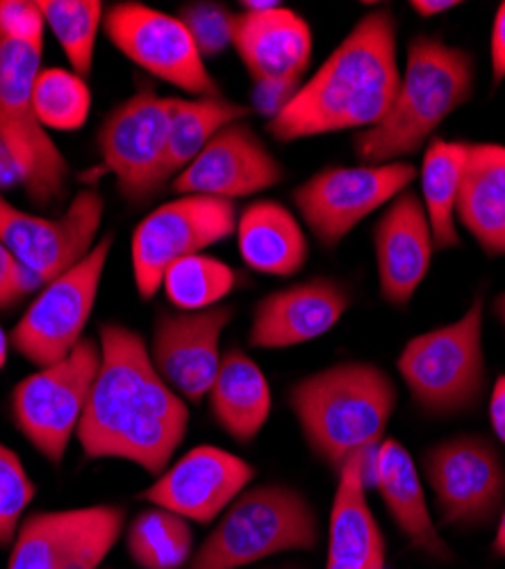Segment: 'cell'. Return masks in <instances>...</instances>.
<instances>
[{
  "label": "cell",
  "mask_w": 505,
  "mask_h": 569,
  "mask_svg": "<svg viewBox=\"0 0 505 569\" xmlns=\"http://www.w3.org/2000/svg\"><path fill=\"white\" fill-rule=\"evenodd\" d=\"M99 333L101 367L75 433L82 453L160 477L185 440L190 408L164 383L137 330L103 323Z\"/></svg>",
  "instance_id": "cell-1"
},
{
  "label": "cell",
  "mask_w": 505,
  "mask_h": 569,
  "mask_svg": "<svg viewBox=\"0 0 505 569\" xmlns=\"http://www.w3.org/2000/svg\"><path fill=\"white\" fill-rule=\"evenodd\" d=\"M398 82L396 19L390 10H374L269 119L266 130L279 141L370 130L387 117Z\"/></svg>",
  "instance_id": "cell-2"
},
{
  "label": "cell",
  "mask_w": 505,
  "mask_h": 569,
  "mask_svg": "<svg viewBox=\"0 0 505 569\" xmlns=\"http://www.w3.org/2000/svg\"><path fill=\"white\" fill-rule=\"evenodd\" d=\"M474 84L476 64L465 49L440 37H415L407 46L394 103L378 126L355 134V158L374 167L420 153L446 117L474 97Z\"/></svg>",
  "instance_id": "cell-3"
},
{
  "label": "cell",
  "mask_w": 505,
  "mask_h": 569,
  "mask_svg": "<svg viewBox=\"0 0 505 569\" xmlns=\"http://www.w3.org/2000/svg\"><path fill=\"white\" fill-rule=\"evenodd\" d=\"M396 386L372 362H342L301 378L287 403L312 453L340 467L355 453L374 451L396 410Z\"/></svg>",
  "instance_id": "cell-4"
},
{
  "label": "cell",
  "mask_w": 505,
  "mask_h": 569,
  "mask_svg": "<svg viewBox=\"0 0 505 569\" xmlns=\"http://www.w3.org/2000/svg\"><path fill=\"white\" fill-rule=\"evenodd\" d=\"M319 536L316 510L299 490L255 486L223 510L185 569H242L279 553L312 551Z\"/></svg>",
  "instance_id": "cell-5"
},
{
  "label": "cell",
  "mask_w": 505,
  "mask_h": 569,
  "mask_svg": "<svg viewBox=\"0 0 505 569\" xmlns=\"http://www.w3.org/2000/svg\"><path fill=\"white\" fill-rule=\"evenodd\" d=\"M396 367L412 401L424 412L451 417L476 410L487 386L483 299L457 321L412 338Z\"/></svg>",
  "instance_id": "cell-6"
},
{
  "label": "cell",
  "mask_w": 505,
  "mask_h": 569,
  "mask_svg": "<svg viewBox=\"0 0 505 569\" xmlns=\"http://www.w3.org/2000/svg\"><path fill=\"white\" fill-rule=\"evenodd\" d=\"M41 51L43 43L0 39V147L14 164L28 199L46 208L64 197L69 164L32 106Z\"/></svg>",
  "instance_id": "cell-7"
},
{
  "label": "cell",
  "mask_w": 505,
  "mask_h": 569,
  "mask_svg": "<svg viewBox=\"0 0 505 569\" xmlns=\"http://www.w3.org/2000/svg\"><path fill=\"white\" fill-rule=\"evenodd\" d=\"M101 367V345L82 338L60 362L43 367L14 388L12 415L26 440L53 465H62L78 433Z\"/></svg>",
  "instance_id": "cell-8"
},
{
  "label": "cell",
  "mask_w": 505,
  "mask_h": 569,
  "mask_svg": "<svg viewBox=\"0 0 505 569\" xmlns=\"http://www.w3.org/2000/svg\"><path fill=\"white\" fill-rule=\"evenodd\" d=\"M105 203L97 189H82L58 219L28 214L0 194V242L23 269L26 295L67 273L94 249Z\"/></svg>",
  "instance_id": "cell-9"
},
{
  "label": "cell",
  "mask_w": 505,
  "mask_h": 569,
  "mask_svg": "<svg viewBox=\"0 0 505 569\" xmlns=\"http://www.w3.org/2000/svg\"><path fill=\"white\" fill-rule=\"evenodd\" d=\"M110 251L112 237H103L84 260L46 284L10 333L17 353L43 369L64 360L80 345Z\"/></svg>",
  "instance_id": "cell-10"
},
{
  "label": "cell",
  "mask_w": 505,
  "mask_h": 569,
  "mask_svg": "<svg viewBox=\"0 0 505 569\" xmlns=\"http://www.w3.org/2000/svg\"><path fill=\"white\" fill-rule=\"evenodd\" d=\"M233 201L188 194L153 210L132 232V273L144 301L162 288L166 269L223 242L238 230Z\"/></svg>",
  "instance_id": "cell-11"
},
{
  "label": "cell",
  "mask_w": 505,
  "mask_h": 569,
  "mask_svg": "<svg viewBox=\"0 0 505 569\" xmlns=\"http://www.w3.org/2000/svg\"><path fill=\"white\" fill-rule=\"evenodd\" d=\"M410 162L329 167L294 189V206L321 247L335 249L372 212L392 203L415 180Z\"/></svg>",
  "instance_id": "cell-12"
},
{
  "label": "cell",
  "mask_w": 505,
  "mask_h": 569,
  "mask_svg": "<svg viewBox=\"0 0 505 569\" xmlns=\"http://www.w3.org/2000/svg\"><path fill=\"white\" fill-rule=\"evenodd\" d=\"M422 467L442 525L481 529L501 515L505 465L487 438L455 436L442 440L424 453Z\"/></svg>",
  "instance_id": "cell-13"
},
{
  "label": "cell",
  "mask_w": 505,
  "mask_h": 569,
  "mask_svg": "<svg viewBox=\"0 0 505 569\" xmlns=\"http://www.w3.org/2000/svg\"><path fill=\"white\" fill-rule=\"evenodd\" d=\"M169 99L140 89L117 106L99 128V153L119 192L132 206L149 203L166 184Z\"/></svg>",
  "instance_id": "cell-14"
},
{
  "label": "cell",
  "mask_w": 505,
  "mask_h": 569,
  "mask_svg": "<svg viewBox=\"0 0 505 569\" xmlns=\"http://www.w3.org/2000/svg\"><path fill=\"white\" fill-rule=\"evenodd\" d=\"M103 30L117 51L158 80L199 99L221 97L190 30L178 17L142 3H117L105 12Z\"/></svg>",
  "instance_id": "cell-15"
},
{
  "label": "cell",
  "mask_w": 505,
  "mask_h": 569,
  "mask_svg": "<svg viewBox=\"0 0 505 569\" xmlns=\"http://www.w3.org/2000/svg\"><path fill=\"white\" fill-rule=\"evenodd\" d=\"M121 506H87L30 515L12 545L8 569H101L123 533Z\"/></svg>",
  "instance_id": "cell-16"
},
{
  "label": "cell",
  "mask_w": 505,
  "mask_h": 569,
  "mask_svg": "<svg viewBox=\"0 0 505 569\" xmlns=\"http://www.w3.org/2000/svg\"><path fill=\"white\" fill-rule=\"evenodd\" d=\"M233 321V308L199 312H160L153 326L151 360L164 383L192 403H201L221 367V336Z\"/></svg>",
  "instance_id": "cell-17"
},
{
  "label": "cell",
  "mask_w": 505,
  "mask_h": 569,
  "mask_svg": "<svg viewBox=\"0 0 505 569\" xmlns=\"http://www.w3.org/2000/svg\"><path fill=\"white\" fill-rule=\"evenodd\" d=\"M255 479V469L240 456L201 445L166 467L140 497L188 521L210 525Z\"/></svg>",
  "instance_id": "cell-18"
},
{
  "label": "cell",
  "mask_w": 505,
  "mask_h": 569,
  "mask_svg": "<svg viewBox=\"0 0 505 569\" xmlns=\"http://www.w3.org/2000/svg\"><path fill=\"white\" fill-rule=\"evenodd\" d=\"M285 169L244 121L221 128L203 153L173 178L180 197L199 194L235 201L283 182Z\"/></svg>",
  "instance_id": "cell-19"
},
{
  "label": "cell",
  "mask_w": 505,
  "mask_h": 569,
  "mask_svg": "<svg viewBox=\"0 0 505 569\" xmlns=\"http://www.w3.org/2000/svg\"><path fill=\"white\" fill-rule=\"evenodd\" d=\"M233 46L249 76L273 97L290 101L312 60L310 23L290 8L242 12L235 19Z\"/></svg>",
  "instance_id": "cell-20"
},
{
  "label": "cell",
  "mask_w": 505,
  "mask_h": 569,
  "mask_svg": "<svg viewBox=\"0 0 505 569\" xmlns=\"http://www.w3.org/2000/svg\"><path fill=\"white\" fill-rule=\"evenodd\" d=\"M351 306V295L333 278L307 282L266 295L253 312L249 345L253 349H290L326 336Z\"/></svg>",
  "instance_id": "cell-21"
},
{
  "label": "cell",
  "mask_w": 505,
  "mask_h": 569,
  "mask_svg": "<svg viewBox=\"0 0 505 569\" xmlns=\"http://www.w3.org/2000/svg\"><path fill=\"white\" fill-rule=\"evenodd\" d=\"M378 284L383 299L405 308L424 282L433 260V232L417 194H398L374 228Z\"/></svg>",
  "instance_id": "cell-22"
},
{
  "label": "cell",
  "mask_w": 505,
  "mask_h": 569,
  "mask_svg": "<svg viewBox=\"0 0 505 569\" xmlns=\"http://www.w3.org/2000/svg\"><path fill=\"white\" fill-rule=\"evenodd\" d=\"M374 451L351 456L337 471V490L329 525V562L385 569V538L366 501V479Z\"/></svg>",
  "instance_id": "cell-23"
},
{
  "label": "cell",
  "mask_w": 505,
  "mask_h": 569,
  "mask_svg": "<svg viewBox=\"0 0 505 569\" xmlns=\"http://www.w3.org/2000/svg\"><path fill=\"white\" fill-rule=\"evenodd\" d=\"M370 473L401 536L435 560H451V549L437 533L410 451L398 440H383L372 453Z\"/></svg>",
  "instance_id": "cell-24"
},
{
  "label": "cell",
  "mask_w": 505,
  "mask_h": 569,
  "mask_svg": "<svg viewBox=\"0 0 505 569\" xmlns=\"http://www.w3.org/2000/svg\"><path fill=\"white\" fill-rule=\"evenodd\" d=\"M455 217L485 256H505V147L469 144Z\"/></svg>",
  "instance_id": "cell-25"
},
{
  "label": "cell",
  "mask_w": 505,
  "mask_h": 569,
  "mask_svg": "<svg viewBox=\"0 0 505 569\" xmlns=\"http://www.w3.org/2000/svg\"><path fill=\"white\" fill-rule=\"evenodd\" d=\"M240 256L253 271L290 278L310 256L303 226L279 201H255L238 217Z\"/></svg>",
  "instance_id": "cell-26"
},
{
  "label": "cell",
  "mask_w": 505,
  "mask_h": 569,
  "mask_svg": "<svg viewBox=\"0 0 505 569\" xmlns=\"http://www.w3.org/2000/svg\"><path fill=\"white\" fill-rule=\"evenodd\" d=\"M210 412L235 442H253L271 415V388L255 360L244 351L231 349L221 358L210 388Z\"/></svg>",
  "instance_id": "cell-27"
},
{
  "label": "cell",
  "mask_w": 505,
  "mask_h": 569,
  "mask_svg": "<svg viewBox=\"0 0 505 569\" xmlns=\"http://www.w3.org/2000/svg\"><path fill=\"white\" fill-rule=\"evenodd\" d=\"M469 141H446L433 137L422 164V203L431 223L433 247L440 251L461 247L455 226V201L461 192Z\"/></svg>",
  "instance_id": "cell-28"
},
{
  "label": "cell",
  "mask_w": 505,
  "mask_h": 569,
  "mask_svg": "<svg viewBox=\"0 0 505 569\" xmlns=\"http://www.w3.org/2000/svg\"><path fill=\"white\" fill-rule=\"evenodd\" d=\"M249 108L223 97L169 99L166 130V173L173 180L185 171L225 126L249 117Z\"/></svg>",
  "instance_id": "cell-29"
},
{
  "label": "cell",
  "mask_w": 505,
  "mask_h": 569,
  "mask_svg": "<svg viewBox=\"0 0 505 569\" xmlns=\"http://www.w3.org/2000/svg\"><path fill=\"white\" fill-rule=\"evenodd\" d=\"M125 549L140 569H182L194 556V533L185 517L155 506L130 521Z\"/></svg>",
  "instance_id": "cell-30"
},
{
  "label": "cell",
  "mask_w": 505,
  "mask_h": 569,
  "mask_svg": "<svg viewBox=\"0 0 505 569\" xmlns=\"http://www.w3.org/2000/svg\"><path fill=\"white\" fill-rule=\"evenodd\" d=\"M46 28H51L73 73L91 76L97 37L105 19L101 0H37Z\"/></svg>",
  "instance_id": "cell-31"
},
{
  "label": "cell",
  "mask_w": 505,
  "mask_h": 569,
  "mask_svg": "<svg viewBox=\"0 0 505 569\" xmlns=\"http://www.w3.org/2000/svg\"><path fill=\"white\" fill-rule=\"evenodd\" d=\"M235 284L238 273L231 264L203 253L173 262L162 278L166 299L180 312L214 308L221 299L233 292Z\"/></svg>",
  "instance_id": "cell-32"
},
{
  "label": "cell",
  "mask_w": 505,
  "mask_h": 569,
  "mask_svg": "<svg viewBox=\"0 0 505 569\" xmlns=\"http://www.w3.org/2000/svg\"><path fill=\"white\" fill-rule=\"evenodd\" d=\"M32 106L46 130H80L91 110V89L73 71L41 69L32 84Z\"/></svg>",
  "instance_id": "cell-33"
},
{
  "label": "cell",
  "mask_w": 505,
  "mask_h": 569,
  "mask_svg": "<svg viewBox=\"0 0 505 569\" xmlns=\"http://www.w3.org/2000/svg\"><path fill=\"white\" fill-rule=\"evenodd\" d=\"M34 499L28 471L8 445L0 442V549L14 545L21 519Z\"/></svg>",
  "instance_id": "cell-34"
},
{
  "label": "cell",
  "mask_w": 505,
  "mask_h": 569,
  "mask_svg": "<svg viewBox=\"0 0 505 569\" xmlns=\"http://www.w3.org/2000/svg\"><path fill=\"white\" fill-rule=\"evenodd\" d=\"M178 19L190 30L203 60L216 58L233 46L238 14L221 3H188L178 10Z\"/></svg>",
  "instance_id": "cell-35"
},
{
  "label": "cell",
  "mask_w": 505,
  "mask_h": 569,
  "mask_svg": "<svg viewBox=\"0 0 505 569\" xmlns=\"http://www.w3.org/2000/svg\"><path fill=\"white\" fill-rule=\"evenodd\" d=\"M43 14L39 3L28 0H0V39L43 43Z\"/></svg>",
  "instance_id": "cell-36"
},
{
  "label": "cell",
  "mask_w": 505,
  "mask_h": 569,
  "mask_svg": "<svg viewBox=\"0 0 505 569\" xmlns=\"http://www.w3.org/2000/svg\"><path fill=\"white\" fill-rule=\"evenodd\" d=\"M23 297V269L8 247L0 242V308H8Z\"/></svg>",
  "instance_id": "cell-37"
},
{
  "label": "cell",
  "mask_w": 505,
  "mask_h": 569,
  "mask_svg": "<svg viewBox=\"0 0 505 569\" xmlns=\"http://www.w3.org/2000/svg\"><path fill=\"white\" fill-rule=\"evenodd\" d=\"M492 78L494 84H501L505 80V3H501L494 28H492Z\"/></svg>",
  "instance_id": "cell-38"
},
{
  "label": "cell",
  "mask_w": 505,
  "mask_h": 569,
  "mask_svg": "<svg viewBox=\"0 0 505 569\" xmlns=\"http://www.w3.org/2000/svg\"><path fill=\"white\" fill-rule=\"evenodd\" d=\"M489 421L496 438L505 445V373L496 378L489 399Z\"/></svg>",
  "instance_id": "cell-39"
},
{
  "label": "cell",
  "mask_w": 505,
  "mask_h": 569,
  "mask_svg": "<svg viewBox=\"0 0 505 569\" xmlns=\"http://www.w3.org/2000/svg\"><path fill=\"white\" fill-rule=\"evenodd\" d=\"M461 3H453V0H415L410 8L415 10L420 17H437L442 12H448Z\"/></svg>",
  "instance_id": "cell-40"
},
{
  "label": "cell",
  "mask_w": 505,
  "mask_h": 569,
  "mask_svg": "<svg viewBox=\"0 0 505 569\" xmlns=\"http://www.w3.org/2000/svg\"><path fill=\"white\" fill-rule=\"evenodd\" d=\"M492 549H494L496 556H505V506L498 515V525H496V536H494Z\"/></svg>",
  "instance_id": "cell-41"
},
{
  "label": "cell",
  "mask_w": 505,
  "mask_h": 569,
  "mask_svg": "<svg viewBox=\"0 0 505 569\" xmlns=\"http://www.w3.org/2000/svg\"><path fill=\"white\" fill-rule=\"evenodd\" d=\"M8 349H10V338L6 336L3 326H0V369H3L8 362Z\"/></svg>",
  "instance_id": "cell-42"
},
{
  "label": "cell",
  "mask_w": 505,
  "mask_h": 569,
  "mask_svg": "<svg viewBox=\"0 0 505 569\" xmlns=\"http://www.w3.org/2000/svg\"><path fill=\"white\" fill-rule=\"evenodd\" d=\"M494 315H496V319L505 326V292L496 297V301H494Z\"/></svg>",
  "instance_id": "cell-43"
},
{
  "label": "cell",
  "mask_w": 505,
  "mask_h": 569,
  "mask_svg": "<svg viewBox=\"0 0 505 569\" xmlns=\"http://www.w3.org/2000/svg\"><path fill=\"white\" fill-rule=\"evenodd\" d=\"M326 569H360V567H346V565H333V562H329Z\"/></svg>",
  "instance_id": "cell-44"
},
{
  "label": "cell",
  "mask_w": 505,
  "mask_h": 569,
  "mask_svg": "<svg viewBox=\"0 0 505 569\" xmlns=\"http://www.w3.org/2000/svg\"><path fill=\"white\" fill-rule=\"evenodd\" d=\"M285 569H301V567H285Z\"/></svg>",
  "instance_id": "cell-45"
}]
</instances>
